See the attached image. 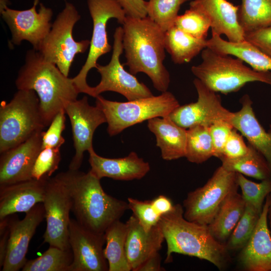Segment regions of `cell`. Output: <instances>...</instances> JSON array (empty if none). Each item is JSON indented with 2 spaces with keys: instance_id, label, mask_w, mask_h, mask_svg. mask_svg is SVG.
Masks as SVG:
<instances>
[{
  "instance_id": "obj_19",
  "label": "cell",
  "mask_w": 271,
  "mask_h": 271,
  "mask_svg": "<svg viewBox=\"0 0 271 271\" xmlns=\"http://www.w3.org/2000/svg\"><path fill=\"white\" fill-rule=\"evenodd\" d=\"M48 180L32 179L0 186V220L16 213H27L43 203Z\"/></svg>"
},
{
  "instance_id": "obj_48",
  "label": "cell",
  "mask_w": 271,
  "mask_h": 271,
  "mask_svg": "<svg viewBox=\"0 0 271 271\" xmlns=\"http://www.w3.org/2000/svg\"><path fill=\"white\" fill-rule=\"evenodd\" d=\"M265 201L267 203V221L269 227L271 230V192L267 196Z\"/></svg>"
},
{
  "instance_id": "obj_15",
  "label": "cell",
  "mask_w": 271,
  "mask_h": 271,
  "mask_svg": "<svg viewBox=\"0 0 271 271\" xmlns=\"http://www.w3.org/2000/svg\"><path fill=\"white\" fill-rule=\"evenodd\" d=\"M64 109L71 123L75 151L69 169L77 170L82 164L84 153L93 149L92 140L96 129L106 122V119L100 108L89 104L86 96L70 102Z\"/></svg>"
},
{
  "instance_id": "obj_13",
  "label": "cell",
  "mask_w": 271,
  "mask_h": 271,
  "mask_svg": "<svg viewBox=\"0 0 271 271\" xmlns=\"http://www.w3.org/2000/svg\"><path fill=\"white\" fill-rule=\"evenodd\" d=\"M39 0H35L33 6L27 10H17L10 8L8 3H1L2 18L9 27L11 34V43L19 45L26 40L33 49L38 51L41 43L50 32L53 16L51 9L40 4L38 11L36 6Z\"/></svg>"
},
{
  "instance_id": "obj_21",
  "label": "cell",
  "mask_w": 271,
  "mask_h": 271,
  "mask_svg": "<svg viewBox=\"0 0 271 271\" xmlns=\"http://www.w3.org/2000/svg\"><path fill=\"white\" fill-rule=\"evenodd\" d=\"M190 7L200 11L208 18L212 34L224 35L233 42L244 40V32L238 21L239 6L227 0H193Z\"/></svg>"
},
{
  "instance_id": "obj_44",
  "label": "cell",
  "mask_w": 271,
  "mask_h": 271,
  "mask_svg": "<svg viewBox=\"0 0 271 271\" xmlns=\"http://www.w3.org/2000/svg\"><path fill=\"white\" fill-rule=\"evenodd\" d=\"M124 11L126 17L142 18L147 16L148 1L145 0H115Z\"/></svg>"
},
{
  "instance_id": "obj_30",
  "label": "cell",
  "mask_w": 271,
  "mask_h": 271,
  "mask_svg": "<svg viewBox=\"0 0 271 271\" xmlns=\"http://www.w3.org/2000/svg\"><path fill=\"white\" fill-rule=\"evenodd\" d=\"M247 153L234 159L220 160L226 170L261 181L271 179V169L264 157L249 144Z\"/></svg>"
},
{
  "instance_id": "obj_9",
  "label": "cell",
  "mask_w": 271,
  "mask_h": 271,
  "mask_svg": "<svg viewBox=\"0 0 271 271\" xmlns=\"http://www.w3.org/2000/svg\"><path fill=\"white\" fill-rule=\"evenodd\" d=\"M238 188L237 173L220 166L203 186L188 193L183 201L185 218L208 225L224 199Z\"/></svg>"
},
{
  "instance_id": "obj_23",
  "label": "cell",
  "mask_w": 271,
  "mask_h": 271,
  "mask_svg": "<svg viewBox=\"0 0 271 271\" xmlns=\"http://www.w3.org/2000/svg\"><path fill=\"white\" fill-rule=\"evenodd\" d=\"M90 171L96 177H104L115 180L130 181L141 179L150 170L149 163L140 158L134 152L120 158L110 159L97 155L94 149L88 152Z\"/></svg>"
},
{
  "instance_id": "obj_10",
  "label": "cell",
  "mask_w": 271,
  "mask_h": 271,
  "mask_svg": "<svg viewBox=\"0 0 271 271\" xmlns=\"http://www.w3.org/2000/svg\"><path fill=\"white\" fill-rule=\"evenodd\" d=\"M87 3L92 20V35L86 60L78 74L72 79L79 93L91 96L92 87L86 81L87 74L91 69L96 68L98 59L109 52L112 48L108 41L107 23L111 19H116L122 25L126 15L115 0H87Z\"/></svg>"
},
{
  "instance_id": "obj_41",
  "label": "cell",
  "mask_w": 271,
  "mask_h": 271,
  "mask_svg": "<svg viewBox=\"0 0 271 271\" xmlns=\"http://www.w3.org/2000/svg\"><path fill=\"white\" fill-rule=\"evenodd\" d=\"M233 128L231 123L224 120L218 121L209 126L214 157L221 158L224 146Z\"/></svg>"
},
{
  "instance_id": "obj_24",
  "label": "cell",
  "mask_w": 271,
  "mask_h": 271,
  "mask_svg": "<svg viewBox=\"0 0 271 271\" xmlns=\"http://www.w3.org/2000/svg\"><path fill=\"white\" fill-rule=\"evenodd\" d=\"M240 102L241 108L233 112L231 123L264 157L271 169V124L268 130L261 126L255 116L249 95H244Z\"/></svg>"
},
{
  "instance_id": "obj_45",
  "label": "cell",
  "mask_w": 271,
  "mask_h": 271,
  "mask_svg": "<svg viewBox=\"0 0 271 271\" xmlns=\"http://www.w3.org/2000/svg\"><path fill=\"white\" fill-rule=\"evenodd\" d=\"M0 269L7 255L9 237V216L0 220Z\"/></svg>"
},
{
  "instance_id": "obj_2",
  "label": "cell",
  "mask_w": 271,
  "mask_h": 271,
  "mask_svg": "<svg viewBox=\"0 0 271 271\" xmlns=\"http://www.w3.org/2000/svg\"><path fill=\"white\" fill-rule=\"evenodd\" d=\"M57 175L68 190L71 211L76 220L94 232L104 234L112 223L120 220L129 209L127 202L107 194L100 180L90 171L85 173L69 169Z\"/></svg>"
},
{
  "instance_id": "obj_17",
  "label": "cell",
  "mask_w": 271,
  "mask_h": 271,
  "mask_svg": "<svg viewBox=\"0 0 271 271\" xmlns=\"http://www.w3.org/2000/svg\"><path fill=\"white\" fill-rule=\"evenodd\" d=\"M10 216L7 252L1 270L18 271L28 260L26 254L31 240L45 218L44 207L42 203L37 204L22 220Z\"/></svg>"
},
{
  "instance_id": "obj_7",
  "label": "cell",
  "mask_w": 271,
  "mask_h": 271,
  "mask_svg": "<svg viewBox=\"0 0 271 271\" xmlns=\"http://www.w3.org/2000/svg\"><path fill=\"white\" fill-rule=\"evenodd\" d=\"M95 98L96 105L105 116L107 131L111 137L145 120L168 116L180 106L175 96L168 91L158 96L126 102L109 100L100 95Z\"/></svg>"
},
{
  "instance_id": "obj_6",
  "label": "cell",
  "mask_w": 271,
  "mask_h": 271,
  "mask_svg": "<svg viewBox=\"0 0 271 271\" xmlns=\"http://www.w3.org/2000/svg\"><path fill=\"white\" fill-rule=\"evenodd\" d=\"M45 127L36 93L32 90H18L9 102L1 103V154Z\"/></svg>"
},
{
  "instance_id": "obj_20",
  "label": "cell",
  "mask_w": 271,
  "mask_h": 271,
  "mask_svg": "<svg viewBox=\"0 0 271 271\" xmlns=\"http://www.w3.org/2000/svg\"><path fill=\"white\" fill-rule=\"evenodd\" d=\"M267 209L265 201L253 232L238 255L239 262L245 270L271 271V230Z\"/></svg>"
},
{
  "instance_id": "obj_4",
  "label": "cell",
  "mask_w": 271,
  "mask_h": 271,
  "mask_svg": "<svg viewBox=\"0 0 271 271\" xmlns=\"http://www.w3.org/2000/svg\"><path fill=\"white\" fill-rule=\"evenodd\" d=\"M180 204L162 215L159 221L167 243L165 262L172 261V254H182L210 262L220 270L231 261L229 251L225 243L217 240L208 225L187 220Z\"/></svg>"
},
{
  "instance_id": "obj_14",
  "label": "cell",
  "mask_w": 271,
  "mask_h": 271,
  "mask_svg": "<svg viewBox=\"0 0 271 271\" xmlns=\"http://www.w3.org/2000/svg\"><path fill=\"white\" fill-rule=\"evenodd\" d=\"M193 83L198 94L197 101L179 106L169 117L186 129L199 125L210 126L221 120L231 123L233 112L222 106L220 96L196 78Z\"/></svg>"
},
{
  "instance_id": "obj_27",
  "label": "cell",
  "mask_w": 271,
  "mask_h": 271,
  "mask_svg": "<svg viewBox=\"0 0 271 271\" xmlns=\"http://www.w3.org/2000/svg\"><path fill=\"white\" fill-rule=\"evenodd\" d=\"M245 209V203L237 191L229 194L223 201L212 221L208 225L212 235L225 243Z\"/></svg>"
},
{
  "instance_id": "obj_40",
  "label": "cell",
  "mask_w": 271,
  "mask_h": 271,
  "mask_svg": "<svg viewBox=\"0 0 271 271\" xmlns=\"http://www.w3.org/2000/svg\"><path fill=\"white\" fill-rule=\"evenodd\" d=\"M65 111L60 110L51 121L49 128L43 131L42 149L47 148L61 147L65 139L62 134L65 128Z\"/></svg>"
},
{
  "instance_id": "obj_28",
  "label": "cell",
  "mask_w": 271,
  "mask_h": 271,
  "mask_svg": "<svg viewBox=\"0 0 271 271\" xmlns=\"http://www.w3.org/2000/svg\"><path fill=\"white\" fill-rule=\"evenodd\" d=\"M165 47L175 64L189 63L207 47V40L194 37L174 26L165 32Z\"/></svg>"
},
{
  "instance_id": "obj_22",
  "label": "cell",
  "mask_w": 271,
  "mask_h": 271,
  "mask_svg": "<svg viewBox=\"0 0 271 271\" xmlns=\"http://www.w3.org/2000/svg\"><path fill=\"white\" fill-rule=\"evenodd\" d=\"M125 223L126 256L131 270L136 271L149 257L159 252L165 240L164 236L159 223L147 231L133 215Z\"/></svg>"
},
{
  "instance_id": "obj_43",
  "label": "cell",
  "mask_w": 271,
  "mask_h": 271,
  "mask_svg": "<svg viewBox=\"0 0 271 271\" xmlns=\"http://www.w3.org/2000/svg\"><path fill=\"white\" fill-rule=\"evenodd\" d=\"M244 40L271 57V25L244 33Z\"/></svg>"
},
{
  "instance_id": "obj_16",
  "label": "cell",
  "mask_w": 271,
  "mask_h": 271,
  "mask_svg": "<svg viewBox=\"0 0 271 271\" xmlns=\"http://www.w3.org/2000/svg\"><path fill=\"white\" fill-rule=\"evenodd\" d=\"M104 234L94 232L71 218L69 244L73 254L69 271H108L104 254Z\"/></svg>"
},
{
  "instance_id": "obj_11",
  "label": "cell",
  "mask_w": 271,
  "mask_h": 271,
  "mask_svg": "<svg viewBox=\"0 0 271 271\" xmlns=\"http://www.w3.org/2000/svg\"><path fill=\"white\" fill-rule=\"evenodd\" d=\"M122 36V27H117L113 35L112 53L109 62L105 65L97 64L96 69L100 74L101 80L96 86L91 88V96L94 98L105 91L118 93L128 100L154 95L144 83L125 70L121 63L120 57L123 51Z\"/></svg>"
},
{
  "instance_id": "obj_31",
  "label": "cell",
  "mask_w": 271,
  "mask_h": 271,
  "mask_svg": "<svg viewBox=\"0 0 271 271\" xmlns=\"http://www.w3.org/2000/svg\"><path fill=\"white\" fill-rule=\"evenodd\" d=\"M244 33L271 25V0H242L238 13Z\"/></svg>"
},
{
  "instance_id": "obj_12",
  "label": "cell",
  "mask_w": 271,
  "mask_h": 271,
  "mask_svg": "<svg viewBox=\"0 0 271 271\" xmlns=\"http://www.w3.org/2000/svg\"><path fill=\"white\" fill-rule=\"evenodd\" d=\"M42 203L46 220L44 243L70 249L69 227L72 201L68 190L57 175L47 180Z\"/></svg>"
},
{
  "instance_id": "obj_34",
  "label": "cell",
  "mask_w": 271,
  "mask_h": 271,
  "mask_svg": "<svg viewBox=\"0 0 271 271\" xmlns=\"http://www.w3.org/2000/svg\"><path fill=\"white\" fill-rule=\"evenodd\" d=\"M190 0H149L147 16L164 31L174 26L182 4Z\"/></svg>"
},
{
  "instance_id": "obj_42",
  "label": "cell",
  "mask_w": 271,
  "mask_h": 271,
  "mask_svg": "<svg viewBox=\"0 0 271 271\" xmlns=\"http://www.w3.org/2000/svg\"><path fill=\"white\" fill-rule=\"evenodd\" d=\"M248 150V146L245 144L242 135L238 133L234 128L227 140L219 159H237L245 155Z\"/></svg>"
},
{
  "instance_id": "obj_46",
  "label": "cell",
  "mask_w": 271,
  "mask_h": 271,
  "mask_svg": "<svg viewBox=\"0 0 271 271\" xmlns=\"http://www.w3.org/2000/svg\"><path fill=\"white\" fill-rule=\"evenodd\" d=\"M151 203L155 210L161 216L171 211L174 206L172 201L163 195L151 200Z\"/></svg>"
},
{
  "instance_id": "obj_47",
  "label": "cell",
  "mask_w": 271,
  "mask_h": 271,
  "mask_svg": "<svg viewBox=\"0 0 271 271\" xmlns=\"http://www.w3.org/2000/svg\"><path fill=\"white\" fill-rule=\"evenodd\" d=\"M161 257L158 252L146 260L141 264L136 271H161L165 270L161 266Z\"/></svg>"
},
{
  "instance_id": "obj_3",
  "label": "cell",
  "mask_w": 271,
  "mask_h": 271,
  "mask_svg": "<svg viewBox=\"0 0 271 271\" xmlns=\"http://www.w3.org/2000/svg\"><path fill=\"white\" fill-rule=\"evenodd\" d=\"M18 90H32L37 94L44 123L49 126L54 116L80 93L72 78L45 60L33 49L27 52L25 63L16 80Z\"/></svg>"
},
{
  "instance_id": "obj_32",
  "label": "cell",
  "mask_w": 271,
  "mask_h": 271,
  "mask_svg": "<svg viewBox=\"0 0 271 271\" xmlns=\"http://www.w3.org/2000/svg\"><path fill=\"white\" fill-rule=\"evenodd\" d=\"M213 156L209 126L196 125L187 129L185 157L188 161L201 164Z\"/></svg>"
},
{
  "instance_id": "obj_25",
  "label": "cell",
  "mask_w": 271,
  "mask_h": 271,
  "mask_svg": "<svg viewBox=\"0 0 271 271\" xmlns=\"http://www.w3.org/2000/svg\"><path fill=\"white\" fill-rule=\"evenodd\" d=\"M148 127L156 137V145L161 149L164 160L171 161L185 157L186 129L178 125L169 116L148 120Z\"/></svg>"
},
{
  "instance_id": "obj_29",
  "label": "cell",
  "mask_w": 271,
  "mask_h": 271,
  "mask_svg": "<svg viewBox=\"0 0 271 271\" xmlns=\"http://www.w3.org/2000/svg\"><path fill=\"white\" fill-rule=\"evenodd\" d=\"M127 227L125 223L117 220L105 230L106 246L104 254L108 265V271H130L125 250Z\"/></svg>"
},
{
  "instance_id": "obj_36",
  "label": "cell",
  "mask_w": 271,
  "mask_h": 271,
  "mask_svg": "<svg viewBox=\"0 0 271 271\" xmlns=\"http://www.w3.org/2000/svg\"><path fill=\"white\" fill-rule=\"evenodd\" d=\"M237 180L245 204L260 213L267 196L271 192V179L256 183L237 173Z\"/></svg>"
},
{
  "instance_id": "obj_35",
  "label": "cell",
  "mask_w": 271,
  "mask_h": 271,
  "mask_svg": "<svg viewBox=\"0 0 271 271\" xmlns=\"http://www.w3.org/2000/svg\"><path fill=\"white\" fill-rule=\"evenodd\" d=\"M260 213L245 204L243 215L225 243L229 251L241 250L245 246L253 232Z\"/></svg>"
},
{
  "instance_id": "obj_5",
  "label": "cell",
  "mask_w": 271,
  "mask_h": 271,
  "mask_svg": "<svg viewBox=\"0 0 271 271\" xmlns=\"http://www.w3.org/2000/svg\"><path fill=\"white\" fill-rule=\"evenodd\" d=\"M202 62L191 67L196 78L206 87L223 94L237 92L246 84L260 82L271 85V71H257L243 61L209 48L201 52Z\"/></svg>"
},
{
  "instance_id": "obj_8",
  "label": "cell",
  "mask_w": 271,
  "mask_h": 271,
  "mask_svg": "<svg viewBox=\"0 0 271 271\" xmlns=\"http://www.w3.org/2000/svg\"><path fill=\"white\" fill-rule=\"evenodd\" d=\"M80 19L75 7L66 2L38 50L45 60L55 64L67 77L75 56L84 53L90 46V41H76L73 37V28Z\"/></svg>"
},
{
  "instance_id": "obj_37",
  "label": "cell",
  "mask_w": 271,
  "mask_h": 271,
  "mask_svg": "<svg viewBox=\"0 0 271 271\" xmlns=\"http://www.w3.org/2000/svg\"><path fill=\"white\" fill-rule=\"evenodd\" d=\"M174 26L185 33L199 39H206L210 28L208 18L200 11L190 7L177 17Z\"/></svg>"
},
{
  "instance_id": "obj_39",
  "label": "cell",
  "mask_w": 271,
  "mask_h": 271,
  "mask_svg": "<svg viewBox=\"0 0 271 271\" xmlns=\"http://www.w3.org/2000/svg\"><path fill=\"white\" fill-rule=\"evenodd\" d=\"M127 203L132 215L146 231L150 230L159 223L161 216L154 209L151 200L142 201L129 197Z\"/></svg>"
},
{
  "instance_id": "obj_38",
  "label": "cell",
  "mask_w": 271,
  "mask_h": 271,
  "mask_svg": "<svg viewBox=\"0 0 271 271\" xmlns=\"http://www.w3.org/2000/svg\"><path fill=\"white\" fill-rule=\"evenodd\" d=\"M60 147L42 149L34 163L32 178L37 180H48L59 168L61 161Z\"/></svg>"
},
{
  "instance_id": "obj_18",
  "label": "cell",
  "mask_w": 271,
  "mask_h": 271,
  "mask_svg": "<svg viewBox=\"0 0 271 271\" xmlns=\"http://www.w3.org/2000/svg\"><path fill=\"white\" fill-rule=\"evenodd\" d=\"M43 130L1 154L0 186L32 179V171L42 150Z\"/></svg>"
},
{
  "instance_id": "obj_26",
  "label": "cell",
  "mask_w": 271,
  "mask_h": 271,
  "mask_svg": "<svg viewBox=\"0 0 271 271\" xmlns=\"http://www.w3.org/2000/svg\"><path fill=\"white\" fill-rule=\"evenodd\" d=\"M207 47L217 53L237 57L256 71H271V57L245 40L233 42L223 39L219 35L212 34L207 40Z\"/></svg>"
},
{
  "instance_id": "obj_33",
  "label": "cell",
  "mask_w": 271,
  "mask_h": 271,
  "mask_svg": "<svg viewBox=\"0 0 271 271\" xmlns=\"http://www.w3.org/2000/svg\"><path fill=\"white\" fill-rule=\"evenodd\" d=\"M73 261L71 249L50 245L39 257L27 260L22 271H69Z\"/></svg>"
},
{
  "instance_id": "obj_1",
  "label": "cell",
  "mask_w": 271,
  "mask_h": 271,
  "mask_svg": "<svg viewBox=\"0 0 271 271\" xmlns=\"http://www.w3.org/2000/svg\"><path fill=\"white\" fill-rule=\"evenodd\" d=\"M122 25V44L129 72H142L150 78L155 89L168 91L170 74L164 64L166 57L165 32L149 17H126Z\"/></svg>"
}]
</instances>
